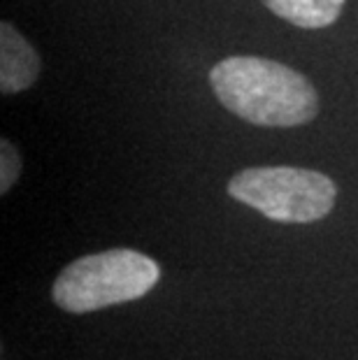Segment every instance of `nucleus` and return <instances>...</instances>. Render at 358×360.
I'll return each instance as SVG.
<instances>
[{"instance_id":"obj_1","label":"nucleus","mask_w":358,"mask_h":360,"mask_svg":"<svg viewBox=\"0 0 358 360\" xmlns=\"http://www.w3.org/2000/svg\"><path fill=\"white\" fill-rule=\"evenodd\" d=\"M219 103L265 128H293L317 117L319 96L305 75L261 56H231L210 72Z\"/></svg>"},{"instance_id":"obj_2","label":"nucleus","mask_w":358,"mask_h":360,"mask_svg":"<svg viewBox=\"0 0 358 360\" xmlns=\"http://www.w3.org/2000/svg\"><path fill=\"white\" fill-rule=\"evenodd\" d=\"M161 279L154 258L133 249H110L70 263L54 281L51 295L60 309L89 314L140 300Z\"/></svg>"},{"instance_id":"obj_3","label":"nucleus","mask_w":358,"mask_h":360,"mask_svg":"<svg viewBox=\"0 0 358 360\" xmlns=\"http://www.w3.org/2000/svg\"><path fill=\"white\" fill-rule=\"evenodd\" d=\"M235 200L279 224H314L331 214L338 186L331 177L305 167H249L228 184Z\"/></svg>"},{"instance_id":"obj_4","label":"nucleus","mask_w":358,"mask_h":360,"mask_svg":"<svg viewBox=\"0 0 358 360\" xmlns=\"http://www.w3.org/2000/svg\"><path fill=\"white\" fill-rule=\"evenodd\" d=\"M40 75V56L33 44L12 24H0V89L3 94H19L33 86Z\"/></svg>"},{"instance_id":"obj_5","label":"nucleus","mask_w":358,"mask_h":360,"mask_svg":"<svg viewBox=\"0 0 358 360\" xmlns=\"http://www.w3.org/2000/svg\"><path fill=\"white\" fill-rule=\"evenodd\" d=\"M277 17L300 28H326L338 21L345 0H261Z\"/></svg>"},{"instance_id":"obj_6","label":"nucleus","mask_w":358,"mask_h":360,"mask_svg":"<svg viewBox=\"0 0 358 360\" xmlns=\"http://www.w3.org/2000/svg\"><path fill=\"white\" fill-rule=\"evenodd\" d=\"M0 147V193H7L21 174V156L7 140H3Z\"/></svg>"}]
</instances>
